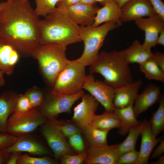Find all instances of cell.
Instances as JSON below:
<instances>
[{
  "label": "cell",
  "instance_id": "obj_44",
  "mask_svg": "<svg viewBox=\"0 0 164 164\" xmlns=\"http://www.w3.org/2000/svg\"><path fill=\"white\" fill-rule=\"evenodd\" d=\"M11 153L7 152L5 149L0 150V164H7Z\"/></svg>",
  "mask_w": 164,
  "mask_h": 164
},
{
  "label": "cell",
  "instance_id": "obj_39",
  "mask_svg": "<svg viewBox=\"0 0 164 164\" xmlns=\"http://www.w3.org/2000/svg\"><path fill=\"white\" fill-rule=\"evenodd\" d=\"M156 14L164 20V3L162 0H148Z\"/></svg>",
  "mask_w": 164,
  "mask_h": 164
},
{
  "label": "cell",
  "instance_id": "obj_41",
  "mask_svg": "<svg viewBox=\"0 0 164 164\" xmlns=\"http://www.w3.org/2000/svg\"><path fill=\"white\" fill-rule=\"evenodd\" d=\"M159 144L154 151L153 153L151 156V159H155L161 156L164 152V140L160 142Z\"/></svg>",
  "mask_w": 164,
  "mask_h": 164
},
{
  "label": "cell",
  "instance_id": "obj_52",
  "mask_svg": "<svg viewBox=\"0 0 164 164\" xmlns=\"http://www.w3.org/2000/svg\"><path fill=\"white\" fill-rule=\"evenodd\" d=\"M9 0H6V1H9Z\"/></svg>",
  "mask_w": 164,
  "mask_h": 164
},
{
  "label": "cell",
  "instance_id": "obj_29",
  "mask_svg": "<svg viewBox=\"0 0 164 164\" xmlns=\"http://www.w3.org/2000/svg\"><path fill=\"white\" fill-rule=\"evenodd\" d=\"M153 134L157 136L164 129V96L162 95L159 101V106L154 112L149 121Z\"/></svg>",
  "mask_w": 164,
  "mask_h": 164
},
{
  "label": "cell",
  "instance_id": "obj_42",
  "mask_svg": "<svg viewBox=\"0 0 164 164\" xmlns=\"http://www.w3.org/2000/svg\"><path fill=\"white\" fill-rule=\"evenodd\" d=\"M80 0H59L56 7L66 8L70 6L79 2Z\"/></svg>",
  "mask_w": 164,
  "mask_h": 164
},
{
  "label": "cell",
  "instance_id": "obj_24",
  "mask_svg": "<svg viewBox=\"0 0 164 164\" xmlns=\"http://www.w3.org/2000/svg\"><path fill=\"white\" fill-rule=\"evenodd\" d=\"M133 106V105H131L126 107L114 109V112L120 121L118 132L122 136L126 135L131 127L138 125L140 122L135 114Z\"/></svg>",
  "mask_w": 164,
  "mask_h": 164
},
{
  "label": "cell",
  "instance_id": "obj_1",
  "mask_svg": "<svg viewBox=\"0 0 164 164\" xmlns=\"http://www.w3.org/2000/svg\"><path fill=\"white\" fill-rule=\"evenodd\" d=\"M39 21L29 0L0 2V37L20 56L32 57L40 45Z\"/></svg>",
  "mask_w": 164,
  "mask_h": 164
},
{
  "label": "cell",
  "instance_id": "obj_31",
  "mask_svg": "<svg viewBox=\"0 0 164 164\" xmlns=\"http://www.w3.org/2000/svg\"><path fill=\"white\" fill-rule=\"evenodd\" d=\"M48 121L53 124L62 133L65 137H69L77 133H80V129L72 121H64L54 118Z\"/></svg>",
  "mask_w": 164,
  "mask_h": 164
},
{
  "label": "cell",
  "instance_id": "obj_36",
  "mask_svg": "<svg viewBox=\"0 0 164 164\" xmlns=\"http://www.w3.org/2000/svg\"><path fill=\"white\" fill-rule=\"evenodd\" d=\"M139 154L135 149L127 152L119 157L116 164H135Z\"/></svg>",
  "mask_w": 164,
  "mask_h": 164
},
{
  "label": "cell",
  "instance_id": "obj_37",
  "mask_svg": "<svg viewBox=\"0 0 164 164\" xmlns=\"http://www.w3.org/2000/svg\"><path fill=\"white\" fill-rule=\"evenodd\" d=\"M80 133L74 134L68 137V142L75 151L79 153L84 152L85 146Z\"/></svg>",
  "mask_w": 164,
  "mask_h": 164
},
{
  "label": "cell",
  "instance_id": "obj_23",
  "mask_svg": "<svg viewBox=\"0 0 164 164\" xmlns=\"http://www.w3.org/2000/svg\"><path fill=\"white\" fill-rule=\"evenodd\" d=\"M125 59L128 64L138 63L139 64L153 56L151 50L144 48L139 41L135 40L127 48L122 50Z\"/></svg>",
  "mask_w": 164,
  "mask_h": 164
},
{
  "label": "cell",
  "instance_id": "obj_26",
  "mask_svg": "<svg viewBox=\"0 0 164 164\" xmlns=\"http://www.w3.org/2000/svg\"><path fill=\"white\" fill-rule=\"evenodd\" d=\"M146 120L140 121L138 125L131 127L128 134L125 139L122 143L118 144V147L119 157L129 151L135 149L136 142L139 136L143 130Z\"/></svg>",
  "mask_w": 164,
  "mask_h": 164
},
{
  "label": "cell",
  "instance_id": "obj_21",
  "mask_svg": "<svg viewBox=\"0 0 164 164\" xmlns=\"http://www.w3.org/2000/svg\"><path fill=\"white\" fill-rule=\"evenodd\" d=\"M20 56L15 49L0 37V69L4 74H12Z\"/></svg>",
  "mask_w": 164,
  "mask_h": 164
},
{
  "label": "cell",
  "instance_id": "obj_48",
  "mask_svg": "<svg viewBox=\"0 0 164 164\" xmlns=\"http://www.w3.org/2000/svg\"><path fill=\"white\" fill-rule=\"evenodd\" d=\"M130 0H115V1L121 8H122Z\"/></svg>",
  "mask_w": 164,
  "mask_h": 164
},
{
  "label": "cell",
  "instance_id": "obj_5",
  "mask_svg": "<svg viewBox=\"0 0 164 164\" xmlns=\"http://www.w3.org/2000/svg\"><path fill=\"white\" fill-rule=\"evenodd\" d=\"M119 26L113 22H106L96 27L80 26L84 48L81 56L76 60L85 66L91 65L97 59L109 32Z\"/></svg>",
  "mask_w": 164,
  "mask_h": 164
},
{
  "label": "cell",
  "instance_id": "obj_35",
  "mask_svg": "<svg viewBox=\"0 0 164 164\" xmlns=\"http://www.w3.org/2000/svg\"><path fill=\"white\" fill-rule=\"evenodd\" d=\"M87 156V152H84L78 154H65L60 158L62 164H80L84 162Z\"/></svg>",
  "mask_w": 164,
  "mask_h": 164
},
{
  "label": "cell",
  "instance_id": "obj_11",
  "mask_svg": "<svg viewBox=\"0 0 164 164\" xmlns=\"http://www.w3.org/2000/svg\"><path fill=\"white\" fill-rule=\"evenodd\" d=\"M81 102L73 109L72 121L82 130L90 124L99 103L91 95L84 94Z\"/></svg>",
  "mask_w": 164,
  "mask_h": 164
},
{
  "label": "cell",
  "instance_id": "obj_20",
  "mask_svg": "<svg viewBox=\"0 0 164 164\" xmlns=\"http://www.w3.org/2000/svg\"><path fill=\"white\" fill-rule=\"evenodd\" d=\"M121 8L115 1L111 2L98 9L93 24L90 26L96 27L106 22H113L119 26L122 22L121 20Z\"/></svg>",
  "mask_w": 164,
  "mask_h": 164
},
{
  "label": "cell",
  "instance_id": "obj_49",
  "mask_svg": "<svg viewBox=\"0 0 164 164\" xmlns=\"http://www.w3.org/2000/svg\"><path fill=\"white\" fill-rule=\"evenodd\" d=\"M80 2L87 4H95L96 0H80Z\"/></svg>",
  "mask_w": 164,
  "mask_h": 164
},
{
  "label": "cell",
  "instance_id": "obj_14",
  "mask_svg": "<svg viewBox=\"0 0 164 164\" xmlns=\"http://www.w3.org/2000/svg\"><path fill=\"white\" fill-rule=\"evenodd\" d=\"M15 142L5 150L11 153L15 151L25 152L33 156L50 155L47 148L37 138L30 134L18 136Z\"/></svg>",
  "mask_w": 164,
  "mask_h": 164
},
{
  "label": "cell",
  "instance_id": "obj_9",
  "mask_svg": "<svg viewBox=\"0 0 164 164\" xmlns=\"http://www.w3.org/2000/svg\"><path fill=\"white\" fill-rule=\"evenodd\" d=\"M41 134L56 159L65 154H75L61 131L49 121L40 126Z\"/></svg>",
  "mask_w": 164,
  "mask_h": 164
},
{
  "label": "cell",
  "instance_id": "obj_7",
  "mask_svg": "<svg viewBox=\"0 0 164 164\" xmlns=\"http://www.w3.org/2000/svg\"><path fill=\"white\" fill-rule=\"evenodd\" d=\"M84 94L83 90L72 95L56 94L50 91L45 94L43 103L39 108L48 120L56 118L61 113H70L73 104Z\"/></svg>",
  "mask_w": 164,
  "mask_h": 164
},
{
  "label": "cell",
  "instance_id": "obj_22",
  "mask_svg": "<svg viewBox=\"0 0 164 164\" xmlns=\"http://www.w3.org/2000/svg\"><path fill=\"white\" fill-rule=\"evenodd\" d=\"M19 94L12 91H8L0 94V132H6L8 119L15 108Z\"/></svg>",
  "mask_w": 164,
  "mask_h": 164
},
{
  "label": "cell",
  "instance_id": "obj_53",
  "mask_svg": "<svg viewBox=\"0 0 164 164\" xmlns=\"http://www.w3.org/2000/svg\"><path fill=\"white\" fill-rule=\"evenodd\" d=\"M1 0H0V1H1Z\"/></svg>",
  "mask_w": 164,
  "mask_h": 164
},
{
  "label": "cell",
  "instance_id": "obj_27",
  "mask_svg": "<svg viewBox=\"0 0 164 164\" xmlns=\"http://www.w3.org/2000/svg\"><path fill=\"white\" fill-rule=\"evenodd\" d=\"M139 67L147 79L164 82V71L158 65L153 56L140 64Z\"/></svg>",
  "mask_w": 164,
  "mask_h": 164
},
{
  "label": "cell",
  "instance_id": "obj_16",
  "mask_svg": "<svg viewBox=\"0 0 164 164\" xmlns=\"http://www.w3.org/2000/svg\"><path fill=\"white\" fill-rule=\"evenodd\" d=\"M67 9L71 19L80 26H89L94 23L99 8L95 4H87L80 2Z\"/></svg>",
  "mask_w": 164,
  "mask_h": 164
},
{
  "label": "cell",
  "instance_id": "obj_2",
  "mask_svg": "<svg viewBox=\"0 0 164 164\" xmlns=\"http://www.w3.org/2000/svg\"><path fill=\"white\" fill-rule=\"evenodd\" d=\"M39 45L55 43L67 46L82 41L80 26L70 18L67 8L56 7L39 23Z\"/></svg>",
  "mask_w": 164,
  "mask_h": 164
},
{
  "label": "cell",
  "instance_id": "obj_18",
  "mask_svg": "<svg viewBox=\"0 0 164 164\" xmlns=\"http://www.w3.org/2000/svg\"><path fill=\"white\" fill-rule=\"evenodd\" d=\"M161 96L160 87L154 84H148L135 101L133 108L136 117L159 101Z\"/></svg>",
  "mask_w": 164,
  "mask_h": 164
},
{
  "label": "cell",
  "instance_id": "obj_4",
  "mask_svg": "<svg viewBox=\"0 0 164 164\" xmlns=\"http://www.w3.org/2000/svg\"><path fill=\"white\" fill-rule=\"evenodd\" d=\"M66 47L55 43L40 45L32 56L37 60L44 78L51 87L70 61L66 56Z\"/></svg>",
  "mask_w": 164,
  "mask_h": 164
},
{
  "label": "cell",
  "instance_id": "obj_32",
  "mask_svg": "<svg viewBox=\"0 0 164 164\" xmlns=\"http://www.w3.org/2000/svg\"><path fill=\"white\" fill-rule=\"evenodd\" d=\"M36 7L35 11L39 16L44 17L54 12L59 0H34Z\"/></svg>",
  "mask_w": 164,
  "mask_h": 164
},
{
  "label": "cell",
  "instance_id": "obj_19",
  "mask_svg": "<svg viewBox=\"0 0 164 164\" xmlns=\"http://www.w3.org/2000/svg\"><path fill=\"white\" fill-rule=\"evenodd\" d=\"M142 140L139 156L135 164H147L153 149L162 137L157 138L152 133L149 121H146L141 133Z\"/></svg>",
  "mask_w": 164,
  "mask_h": 164
},
{
  "label": "cell",
  "instance_id": "obj_51",
  "mask_svg": "<svg viewBox=\"0 0 164 164\" xmlns=\"http://www.w3.org/2000/svg\"><path fill=\"white\" fill-rule=\"evenodd\" d=\"M24 0V1H27V0Z\"/></svg>",
  "mask_w": 164,
  "mask_h": 164
},
{
  "label": "cell",
  "instance_id": "obj_50",
  "mask_svg": "<svg viewBox=\"0 0 164 164\" xmlns=\"http://www.w3.org/2000/svg\"><path fill=\"white\" fill-rule=\"evenodd\" d=\"M97 2H99L104 6L111 2L115 1V0H96Z\"/></svg>",
  "mask_w": 164,
  "mask_h": 164
},
{
  "label": "cell",
  "instance_id": "obj_28",
  "mask_svg": "<svg viewBox=\"0 0 164 164\" xmlns=\"http://www.w3.org/2000/svg\"><path fill=\"white\" fill-rule=\"evenodd\" d=\"M82 131H83L90 147L107 144V137L109 131L102 130L88 125Z\"/></svg>",
  "mask_w": 164,
  "mask_h": 164
},
{
  "label": "cell",
  "instance_id": "obj_30",
  "mask_svg": "<svg viewBox=\"0 0 164 164\" xmlns=\"http://www.w3.org/2000/svg\"><path fill=\"white\" fill-rule=\"evenodd\" d=\"M33 109L28 97L25 94H19L14 110L9 118H19Z\"/></svg>",
  "mask_w": 164,
  "mask_h": 164
},
{
  "label": "cell",
  "instance_id": "obj_15",
  "mask_svg": "<svg viewBox=\"0 0 164 164\" xmlns=\"http://www.w3.org/2000/svg\"><path fill=\"white\" fill-rule=\"evenodd\" d=\"M156 14L148 0H130L121 8L120 19L126 22Z\"/></svg>",
  "mask_w": 164,
  "mask_h": 164
},
{
  "label": "cell",
  "instance_id": "obj_43",
  "mask_svg": "<svg viewBox=\"0 0 164 164\" xmlns=\"http://www.w3.org/2000/svg\"><path fill=\"white\" fill-rule=\"evenodd\" d=\"M22 152L15 151L12 152L7 164H17L21 155Z\"/></svg>",
  "mask_w": 164,
  "mask_h": 164
},
{
  "label": "cell",
  "instance_id": "obj_38",
  "mask_svg": "<svg viewBox=\"0 0 164 164\" xmlns=\"http://www.w3.org/2000/svg\"><path fill=\"white\" fill-rule=\"evenodd\" d=\"M18 137L7 132H0V150L6 149L12 145Z\"/></svg>",
  "mask_w": 164,
  "mask_h": 164
},
{
  "label": "cell",
  "instance_id": "obj_34",
  "mask_svg": "<svg viewBox=\"0 0 164 164\" xmlns=\"http://www.w3.org/2000/svg\"><path fill=\"white\" fill-rule=\"evenodd\" d=\"M56 163L55 160L47 156L36 157L25 153L22 154L17 164H53Z\"/></svg>",
  "mask_w": 164,
  "mask_h": 164
},
{
  "label": "cell",
  "instance_id": "obj_25",
  "mask_svg": "<svg viewBox=\"0 0 164 164\" xmlns=\"http://www.w3.org/2000/svg\"><path fill=\"white\" fill-rule=\"evenodd\" d=\"M121 125L120 119L114 112L105 111L101 115L95 114L89 125L98 129L109 131L114 128H118Z\"/></svg>",
  "mask_w": 164,
  "mask_h": 164
},
{
  "label": "cell",
  "instance_id": "obj_8",
  "mask_svg": "<svg viewBox=\"0 0 164 164\" xmlns=\"http://www.w3.org/2000/svg\"><path fill=\"white\" fill-rule=\"evenodd\" d=\"M47 121L39 108H33L19 118H9L6 132L17 137L30 134Z\"/></svg>",
  "mask_w": 164,
  "mask_h": 164
},
{
  "label": "cell",
  "instance_id": "obj_45",
  "mask_svg": "<svg viewBox=\"0 0 164 164\" xmlns=\"http://www.w3.org/2000/svg\"><path fill=\"white\" fill-rule=\"evenodd\" d=\"M156 44L164 46V27L161 30L157 38Z\"/></svg>",
  "mask_w": 164,
  "mask_h": 164
},
{
  "label": "cell",
  "instance_id": "obj_3",
  "mask_svg": "<svg viewBox=\"0 0 164 164\" xmlns=\"http://www.w3.org/2000/svg\"><path fill=\"white\" fill-rule=\"evenodd\" d=\"M129 65L122 50L99 53L89 69L90 73H98L104 78V82L114 89L133 81Z\"/></svg>",
  "mask_w": 164,
  "mask_h": 164
},
{
  "label": "cell",
  "instance_id": "obj_10",
  "mask_svg": "<svg viewBox=\"0 0 164 164\" xmlns=\"http://www.w3.org/2000/svg\"><path fill=\"white\" fill-rule=\"evenodd\" d=\"M87 91L104 107L105 111L113 112L114 89L104 82L96 80L93 74L87 75L83 89Z\"/></svg>",
  "mask_w": 164,
  "mask_h": 164
},
{
  "label": "cell",
  "instance_id": "obj_17",
  "mask_svg": "<svg viewBox=\"0 0 164 164\" xmlns=\"http://www.w3.org/2000/svg\"><path fill=\"white\" fill-rule=\"evenodd\" d=\"M142 84L141 80L138 79L115 89L113 99L114 108H122L133 105Z\"/></svg>",
  "mask_w": 164,
  "mask_h": 164
},
{
  "label": "cell",
  "instance_id": "obj_6",
  "mask_svg": "<svg viewBox=\"0 0 164 164\" xmlns=\"http://www.w3.org/2000/svg\"><path fill=\"white\" fill-rule=\"evenodd\" d=\"M85 67L76 60H70L57 77L51 87V93L72 95L83 90L87 76Z\"/></svg>",
  "mask_w": 164,
  "mask_h": 164
},
{
  "label": "cell",
  "instance_id": "obj_46",
  "mask_svg": "<svg viewBox=\"0 0 164 164\" xmlns=\"http://www.w3.org/2000/svg\"><path fill=\"white\" fill-rule=\"evenodd\" d=\"M4 75V73L0 69V88L3 86L5 84Z\"/></svg>",
  "mask_w": 164,
  "mask_h": 164
},
{
  "label": "cell",
  "instance_id": "obj_47",
  "mask_svg": "<svg viewBox=\"0 0 164 164\" xmlns=\"http://www.w3.org/2000/svg\"><path fill=\"white\" fill-rule=\"evenodd\" d=\"M150 163L153 164H164V156L163 155L159 156L156 161L152 162Z\"/></svg>",
  "mask_w": 164,
  "mask_h": 164
},
{
  "label": "cell",
  "instance_id": "obj_12",
  "mask_svg": "<svg viewBox=\"0 0 164 164\" xmlns=\"http://www.w3.org/2000/svg\"><path fill=\"white\" fill-rule=\"evenodd\" d=\"M137 26L145 33V40L142 44L145 48L151 50L156 45V42L159 33L164 27V20L157 14L142 18L135 21Z\"/></svg>",
  "mask_w": 164,
  "mask_h": 164
},
{
  "label": "cell",
  "instance_id": "obj_13",
  "mask_svg": "<svg viewBox=\"0 0 164 164\" xmlns=\"http://www.w3.org/2000/svg\"><path fill=\"white\" fill-rule=\"evenodd\" d=\"M118 144L90 146L84 161L87 164H116L119 157Z\"/></svg>",
  "mask_w": 164,
  "mask_h": 164
},
{
  "label": "cell",
  "instance_id": "obj_40",
  "mask_svg": "<svg viewBox=\"0 0 164 164\" xmlns=\"http://www.w3.org/2000/svg\"><path fill=\"white\" fill-rule=\"evenodd\" d=\"M153 58L159 67L164 71V54L160 52L153 53Z\"/></svg>",
  "mask_w": 164,
  "mask_h": 164
},
{
  "label": "cell",
  "instance_id": "obj_33",
  "mask_svg": "<svg viewBox=\"0 0 164 164\" xmlns=\"http://www.w3.org/2000/svg\"><path fill=\"white\" fill-rule=\"evenodd\" d=\"M25 94L29 99L33 108H39L43 103L45 94L38 87H33Z\"/></svg>",
  "mask_w": 164,
  "mask_h": 164
}]
</instances>
